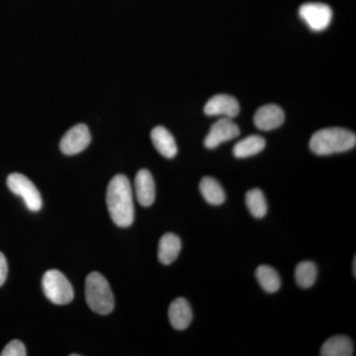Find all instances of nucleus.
I'll return each instance as SVG.
<instances>
[{"instance_id":"obj_1","label":"nucleus","mask_w":356,"mask_h":356,"mask_svg":"<svg viewBox=\"0 0 356 356\" xmlns=\"http://www.w3.org/2000/svg\"><path fill=\"white\" fill-rule=\"evenodd\" d=\"M106 203L112 221L121 228H128L135 219L133 191L130 180L123 175L112 178L107 187Z\"/></svg>"},{"instance_id":"obj_2","label":"nucleus","mask_w":356,"mask_h":356,"mask_svg":"<svg viewBox=\"0 0 356 356\" xmlns=\"http://www.w3.org/2000/svg\"><path fill=\"white\" fill-rule=\"evenodd\" d=\"M355 134L343 128H325L312 136L310 149L318 156L344 153L355 147Z\"/></svg>"},{"instance_id":"obj_3","label":"nucleus","mask_w":356,"mask_h":356,"mask_svg":"<svg viewBox=\"0 0 356 356\" xmlns=\"http://www.w3.org/2000/svg\"><path fill=\"white\" fill-rule=\"evenodd\" d=\"M86 299L89 308L99 315H109L114 309V296L108 281L99 273L88 274Z\"/></svg>"},{"instance_id":"obj_4","label":"nucleus","mask_w":356,"mask_h":356,"mask_svg":"<svg viewBox=\"0 0 356 356\" xmlns=\"http://www.w3.org/2000/svg\"><path fill=\"white\" fill-rule=\"evenodd\" d=\"M42 285L47 298L56 305H67L74 300V288L60 271L56 269L47 271Z\"/></svg>"},{"instance_id":"obj_5","label":"nucleus","mask_w":356,"mask_h":356,"mask_svg":"<svg viewBox=\"0 0 356 356\" xmlns=\"http://www.w3.org/2000/svg\"><path fill=\"white\" fill-rule=\"evenodd\" d=\"M7 186L15 195L24 200L26 207L32 212H38L43 206L41 194L31 180L21 173H11L7 177Z\"/></svg>"},{"instance_id":"obj_6","label":"nucleus","mask_w":356,"mask_h":356,"mask_svg":"<svg viewBox=\"0 0 356 356\" xmlns=\"http://www.w3.org/2000/svg\"><path fill=\"white\" fill-rule=\"evenodd\" d=\"M299 15L311 30L321 32L331 24L332 10L327 4L310 2L300 7Z\"/></svg>"},{"instance_id":"obj_7","label":"nucleus","mask_w":356,"mask_h":356,"mask_svg":"<svg viewBox=\"0 0 356 356\" xmlns=\"http://www.w3.org/2000/svg\"><path fill=\"white\" fill-rule=\"evenodd\" d=\"M91 142V135L88 126L79 124L70 129L60 140V149L67 156H74L83 152Z\"/></svg>"},{"instance_id":"obj_8","label":"nucleus","mask_w":356,"mask_h":356,"mask_svg":"<svg viewBox=\"0 0 356 356\" xmlns=\"http://www.w3.org/2000/svg\"><path fill=\"white\" fill-rule=\"evenodd\" d=\"M240 133V128L232 119H220L211 127L204 140V146L207 149H216L222 143L235 139Z\"/></svg>"},{"instance_id":"obj_9","label":"nucleus","mask_w":356,"mask_h":356,"mask_svg":"<svg viewBox=\"0 0 356 356\" xmlns=\"http://www.w3.org/2000/svg\"><path fill=\"white\" fill-rule=\"evenodd\" d=\"M204 112L208 116H222L233 119L240 113V103L233 96L218 95L206 103Z\"/></svg>"},{"instance_id":"obj_10","label":"nucleus","mask_w":356,"mask_h":356,"mask_svg":"<svg viewBox=\"0 0 356 356\" xmlns=\"http://www.w3.org/2000/svg\"><path fill=\"white\" fill-rule=\"evenodd\" d=\"M285 120L283 110L276 104H267L255 112V127L262 131H271L280 128Z\"/></svg>"},{"instance_id":"obj_11","label":"nucleus","mask_w":356,"mask_h":356,"mask_svg":"<svg viewBox=\"0 0 356 356\" xmlns=\"http://www.w3.org/2000/svg\"><path fill=\"white\" fill-rule=\"evenodd\" d=\"M135 191L138 202L143 207L153 205L156 199V184L152 173L147 170H140L136 175Z\"/></svg>"},{"instance_id":"obj_12","label":"nucleus","mask_w":356,"mask_h":356,"mask_svg":"<svg viewBox=\"0 0 356 356\" xmlns=\"http://www.w3.org/2000/svg\"><path fill=\"white\" fill-rule=\"evenodd\" d=\"M193 313L191 304L186 299L177 298L170 304L168 309V318L175 330L184 331L191 324Z\"/></svg>"},{"instance_id":"obj_13","label":"nucleus","mask_w":356,"mask_h":356,"mask_svg":"<svg viewBox=\"0 0 356 356\" xmlns=\"http://www.w3.org/2000/svg\"><path fill=\"white\" fill-rule=\"evenodd\" d=\"M152 142L161 156L173 159L177 154V145L172 133L163 126L154 128L151 133Z\"/></svg>"},{"instance_id":"obj_14","label":"nucleus","mask_w":356,"mask_h":356,"mask_svg":"<svg viewBox=\"0 0 356 356\" xmlns=\"http://www.w3.org/2000/svg\"><path fill=\"white\" fill-rule=\"evenodd\" d=\"M181 250V241L177 235L168 233L161 236L159 243V261L165 266H170L177 261Z\"/></svg>"},{"instance_id":"obj_15","label":"nucleus","mask_w":356,"mask_h":356,"mask_svg":"<svg viewBox=\"0 0 356 356\" xmlns=\"http://www.w3.org/2000/svg\"><path fill=\"white\" fill-rule=\"evenodd\" d=\"M355 353V346L350 337L346 336H334L327 339L322 348V356H351Z\"/></svg>"},{"instance_id":"obj_16","label":"nucleus","mask_w":356,"mask_h":356,"mask_svg":"<svg viewBox=\"0 0 356 356\" xmlns=\"http://www.w3.org/2000/svg\"><path fill=\"white\" fill-rule=\"evenodd\" d=\"M199 189L206 202L209 203L210 205H221L226 200V193L222 185L215 178L203 177L199 184Z\"/></svg>"},{"instance_id":"obj_17","label":"nucleus","mask_w":356,"mask_h":356,"mask_svg":"<svg viewBox=\"0 0 356 356\" xmlns=\"http://www.w3.org/2000/svg\"><path fill=\"white\" fill-rule=\"evenodd\" d=\"M266 140L261 136L252 135L236 143L234 147L233 154L236 158L245 159L254 156L264 151L266 147Z\"/></svg>"},{"instance_id":"obj_18","label":"nucleus","mask_w":356,"mask_h":356,"mask_svg":"<svg viewBox=\"0 0 356 356\" xmlns=\"http://www.w3.org/2000/svg\"><path fill=\"white\" fill-rule=\"evenodd\" d=\"M257 280L259 281L262 289L267 293H275L280 290L281 280L280 274L269 266H261L257 267L255 273Z\"/></svg>"},{"instance_id":"obj_19","label":"nucleus","mask_w":356,"mask_h":356,"mask_svg":"<svg viewBox=\"0 0 356 356\" xmlns=\"http://www.w3.org/2000/svg\"><path fill=\"white\" fill-rule=\"evenodd\" d=\"M318 268L312 261H302L295 269V280L302 288H310L317 280Z\"/></svg>"},{"instance_id":"obj_20","label":"nucleus","mask_w":356,"mask_h":356,"mask_svg":"<svg viewBox=\"0 0 356 356\" xmlns=\"http://www.w3.org/2000/svg\"><path fill=\"white\" fill-rule=\"evenodd\" d=\"M245 204L254 218H264L267 213V202L264 192L259 188L252 189L245 194Z\"/></svg>"},{"instance_id":"obj_21","label":"nucleus","mask_w":356,"mask_h":356,"mask_svg":"<svg viewBox=\"0 0 356 356\" xmlns=\"http://www.w3.org/2000/svg\"><path fill=\"white\" fill-rule=\"evenodd\" d=\"M26 348L22 341L14 339L10 343H7L4 350H2L1 356H26Z\"/></svg>"},{"instance_id":"obj_22","label":"nucleus","mask_w":356,"mask_h":356,"mask_svg":"<svg viewBox=\"0 0 356 356\" xmlns=\"http://www.w3.org/2000/svg\"><path fill=\"white\" fill-rule=\"evenodd\" d=\"M7 274H8V264L4 254L0 252V287L6 282Z\"/></svg>"},{"instance_id":"obj_23","label":"nucleus","mask_w":356,"mask_h":356,"mask_svg":"<svg viewBox=\"0 0 356 356\" xmlns=\"http://www.w3.org/2000/svg\"><path fill=\"white\" fill-rule=\"evenodd\" d=\"M353 276L356 277V257L353 259Z\"/></svg>"}]
</instances>
